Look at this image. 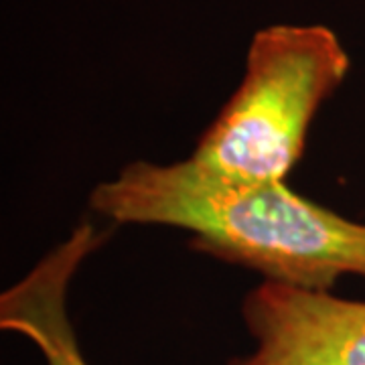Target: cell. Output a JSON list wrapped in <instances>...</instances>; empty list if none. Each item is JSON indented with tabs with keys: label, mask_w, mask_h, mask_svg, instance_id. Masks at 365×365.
Returning <instances> with one entry per match:
<instances>
[{
	"label": "cell",
	"mask_w": 365,
	"mask_h": 365,
	"mask_svg": "<svg viewBox=\"0 0 365 365\" xmlns=\"http://www.w3.org/2000/svg\"><path fill=\"white\" fill-rule=\"evenodd\" d=\"M242 317L256 345L230 365H365V300L264 280Z\"/></svg>",
	"instance_id": "obj_3"
},
{
	"label": "cell",
	"mask_w": 365,
	"mask_h": 365,
	"mask_svg": "<svg viewBox=\"0 0 365 365\" xmlns=\"http://www.w3.org/2000/svg\"><path fill=\"white\" fill-rule=\"evenodd\" d=\"M106 237L90 222L79 223L66 242L0 297V327L33 341L45 365H90L67 314V288L83 258Z\"/></svg>",
	"instance_id": "obj_4"
},
{
	"label": "cell",
	"mask_w": 365,
	"mask_h": 365,
	"mask_svg": "<svg viewBox=\"0 0 365 365\" xmlns=\"http://www.w3.org/2000/svg\"><path fill=\"white\" fill-rule=\"evenodd\" d=\"M351 59L325 25H272L248 47L246 73L197 140L191 160L227 177L287 181L311 122Z\"/></svg>",
	"instance_id": "obj_2"
},
{
	"label": "cell",
	"mask_w": 365,
	"mask_h": 365,
	"mask_svg": "<svg viewBox=\"0 0 365 365\" xmlns=\"http://www.w3.org/2000/svg\"><path fill=\"white\" fill-rule=\"evenodd\" d=\"M90 207L116 225L191 232V248L260 272L268 282L331 292L365 276V223L299 195L287 181H250L187 158L134 160L90 193Z\"/></svg>",
	"instance_id": "obj_1"
}]
</instances>
